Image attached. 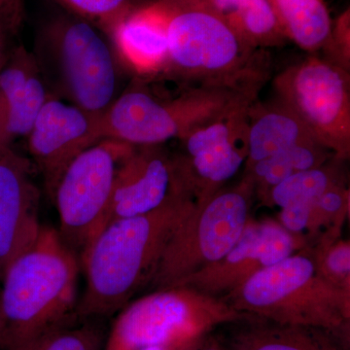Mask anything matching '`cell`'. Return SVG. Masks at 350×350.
I'll return each mask as SVG.
<instances>
[{
  "label": "cell",
  "mask_w": 350,
  "mask_h": 350,
  "mask_svg": "<svg viewBox=\"0 0 350 350\" xmlns=\"http://www.w3.org/2000/svg\"><path fill=\"white\" fill-rule=\"evenodd\" d=\"M200 350H227L225 349L224 345L221 344L219 338H214L211 337V335L209 336L206 342V344L204 345V347H202Z\"/></svg>",
  "instance_id": "obj_32"
},
{
  "label": "cell",
  "mask_w": 350,
  "mask_h": 350,
  "mask_svg": "<svg viewBox=\"0 0 350 350\" xmlns=\"http://www.w3.org/2000/svg\"><path fill=\"white\" fill-rule=\"evenodd\" d=\"M317 271L326 282L350 291V243L342 236L326 237L310 246Z\"/></svg>",
  "instance_id": "obj_26"
},
{
  "label": "cell",
  "mask_w": 350,
  "mask_h": 350,
  "mask_svg": "<svg viewBox=\"0 0 350 350\" xmlns=\"http://www.w3.org/2000/svg\"><path fill=\"white\" fill-rule=\"evenodd\" d=\"M31 159L11 145L0 149V278L14 258L38 239L41 193Z\"/></svg>",
  "instance_id": "obj_15"
},
{
  "label": "cell",
  "mask_w": 350,
  "mask_h": 350,
  "mask_svg": "<svg viewBox=\"0 0 350 350\" xmlns=\"http://www.w3.org/2000/svg\"><path fill=\"white\" fill-rule=\"evenodd\" d=\"M349 188L345 182L333 186L313 200L304 234L306 246H312L326 237L342 236L340 232L349 215Z\"/></svg>",
  "instance_id": "obj_25"
},
{
  "label": "cell",
  "mask_w": 350,
  "mask_h": 350,
  "mask_svg": "<svg viewBox=\"0 0 350 350\" xmlns=\"http://www.w3.org/2000/svg\"><path fill=\"white\" fill-rule=\"evenodd\" d=\"M32 53L50 93L88 112L101 116L123 91L109 38L81 18L66 12L44 23Z\"/></svg>",
  "instance_id": "obj_5"
},
{
  "label": "cell",
  "mask_w": 350,
  "mask_h": 350,
  "mask_svg": "<svg viewBox=\"0 0 350 350\" xmlns=\"http://www.w3.org/2000/svg\"><path fill=\"white\" fill-rule=\"evenodd\" d=\"M310 140L315 139L301 120L280 101L264 105L257 100L248 111L247 158L244 169Z\"/></svg>",
  "instance_id": "obj_19"
},
{
  "label": "cell",
  "mask_w": 350,
  "mask_h": 350,
  "mask_svg": "<svg viewBox=\"0 0 350 350\" xmlns=\"http://www.w3.org/2000/svg\"><path fill=\"white\" fill-rule=\"evenodd\" d=\"M261 89L183 87L174 96H159L142 80L120 93L100 117L103 138L131 146L163 145L234 108L258 100Z\"/></svg>",
  "instance_id": "obj_6"
},
{
  "label": "cell",
  "mask_w": 350,
  "mask_h": 350,
  "mask_svg": "<svg viewBox=\"0 0 350 350\" xmlns=\"http://www.w3.org/2000/svg\"><path fill=\"white\" fill-rule=\"evenodd\" d=\"M251 105L234 108L177 139L175 167L182 187L196 204L225 187L245 163Z\"/></svg>",
  "instance_id": "obj_11"
},
{
  "label": "cell",
  "mask_w": 350,
  "mask_h": 350,
  "mask_svg": "<svg viewBox=\"0 0 350 350\" xmlns=\"http://www.w3.org/2000/svg\"><path fill=\"white\" fill-rule=\"evenodd\" d=\"M51 94L33 53L24 46L11 49L0 68V101L9 145L27 137Z\"/></svg>",
  "instance_id": "obj_17"
},
{
  "label": "cell",
  "mask_w": 350,
  "mask_h": 350,
  "mask_svg": "<svg viewBox=\"0 0 350 350\" xmlns=\"http://www.w3.org/2000/svg\"><path fill=\"white\" fill-rule=\"evenodd\" d=\"M182 193L186 192L174 156L165 144L133 146L120 167L103 228L119 219L150 213Z\"/></svg>",
  "instance_id": "obj_14"
},
{
  "label": "cell",
  "mask_w": 350,
  "mask_h": 350,
  "mask_svg": "<svg viewBox=\"0 0 350 350\" xmlns=\"http://www.w3.org/2000/svg\"><path fill=\"white\" fill-rule=\"evenodd\" d=\"M254 196L243 176L234 187H223L196 204L170 239L147 291L176 287L224 257L245 229Z\"/></svg>",
  "instance_id": "obj_8"
},
{
  "label": "cell",
  "mask_w": 350,
  "mask_h": 350,
  "mask_svg": "<svg viewBox=\"0 0 350 350\" xmlns=\"http://www.w3.org/2000/svg\"><path fill=\"white\" fill-rule=\"evenodd\" d=\"M223 300L237 312L322 329L350 345V291L319 275L310 246L258 271Z\"/></svg>",
  "instance_id": "obj_4"
},
{
  "label": "cell",
  "mask_w": 350,
  "mask_h": 350,
  "mask_svg": "<svg viewBox=\"0 0 350 350\" xmlns=\"http://www.w3.org/2000/svg\"><path fill=\"white\" fill-rule=\"evenodd\" d=\"M12 36L3 25L0 23V68L5 62L7 56H8L10 49L8 48L9 36Z\"/></svg>",
  "instance_id": "obj_30"
},
{
  "label": "cell",
  "mask_w": 350,
  "mask_h": 350,
  "mask_svg": "<svg viewBox=\"0 0 350 350\" xmlns=\"http://www.w3.org/2000/svg\"><path fill=\"white\" fill-rule=\"evenodd\" d=\"M167 14L162 75L183 87L259 88L269 78L265 50L252 47L207 0H161Z\"/></svg>",
  "instance_id": "obj_3"
},
{
  "label": "cell",
  "mask_w": 350,
  "mask_h": 350,
  "mask_svg": "<svg viewBox=\"0 0 350 350\" xmlns=\"http://www.w3.org/2000/svg\"><path fill=\"white\" fill-rule=\"evenodd\" d=\"M100 117L53 94L43 105L25 138L49 197L71 161L103 139Z\"/></svg>",
  "instance_id": "obj_13"
},
{
  "label": "cell",
  "mask_w": 350,
  "mask_h": 350,
  "mask_svg": "<svg viewBox=\"0 0 350 350\" xmlns=\"http://www.w3.org/2000/svg\"><path fill=\"white\" fill-rule=\"evenodd\" d=\"M207 337L194 338L188 342H178V344L156 345L142 350H200L206 344Z\"/></svg>",
  "instance_id": "obj_29"
},
{
  "label": "cell",
  "mask_w": 350,
  "mask_h": 350,
  "mask_svg": "<svg viewBox=\"0 0 350 350\" xmlns=\"http://www.w3.org/2000/svg\"><path fill=\"white\" fill-rule=\"evenodd\" d=\"M80 271L79 257L57 230L43 226L0 278V347L11 349L77 317Z\"/></svg>",
  "instance_id": "obj_2"
},
{
  "label": "cell",
  "mask_w": 350,
  "mask_h": 350,
  "mask_svg": "<svg viewBox=\"0 0 350 350\" xmlns=\"http://www.w3.org/2000/svg\"><path fill=\"white\" fill-rule=\"evenodd\" d=\"M251 317L193 288L154 290L117 313L103 350H142L188 342Z\"/></svg>",
  "instance_id": "obj_7"
},
{
  "label": "cell",
  "mask_w": 350,
  "mask_h": 350,
  "mask_svg": "<svg viewBox=\"0 0 350 350\" xmlns=\"http://www.w3.org/2000/svg\"><path fill=\"white\" fill-rule=\"evenodd\" d=\"M66 13L81 18L107 34L115 23L135 7V0H55Z\"/></svg>",
  "instance_id": "obj_27"
},
{
  "label": "cell",
  "mask_w": 350,
  "mask_h": 350,
  "mask_svg": "<svg viewBox=\"0 0 350 350\" xmlns=\"http://www.w3.org/2000/svg\"><path fill=\"white\" fill-rule=\"evenodd\" d=\"M25 15V0H0V23L11 34L20 31Z\"/></svg>",
  "instance_id": "obj_28"
},
{
  "label": "cell",
  "mask_w": 350,
  "mask_h": 350,
  "mask_svg": "<svg viewBox=\"0 0 350 350\" xmlns=\"http://www.w3.org/2000/svg\"><path fill=\"white\" fill-rule=\"evenodd\" d=\"M306 246L304 239L288 232L278 221L256 222L250 218L238 243L224 257L177 286L193 288L223 299L258 271L278 264Z\"/></svg>",
  "instance_id": "obj_12"
},
{
  "label": "cell",
  "mask_w": 350,
  "mask_h": 350,
  "mask_svg": "<svg viewBox=\"0 0 350 350\" xmlns=\"http://www.w3.org/2000/svg\"><path fill=\"white\" fill-rule=\"evenodd\" d=\"M286 38L310 53L326 49L333 29L322 0H271Z\"/></svg>",
  "instance_id": "obj_22"
},
{
  "label": "cell",
  "mask_w": 350,
  "mask_h": 350,
  "mask_svg": "<svg viewBox=\"0 0 350 350\" xmlns=\"http://www.w3.org/2000/svg\"><path fill=\"white\" fill-rule=\"evenodd\" d=\"M107 336L103 320L75 317L6 350H103Z\"/></svg>",
  "instance_id": "obj_24"
},
{
  "label": "cell",
  "mask_w": 350,
  "mask_h": 350,
  "mask_svg": "<svg viewBox=\"0 0 350 350\" xmlns=\"http://www.w3.org/2000/svg\"><path fill=\"white\" fill-rule=\"evenodd\" d=\"M133 147L103 138L71 161L53 190L57 232L78 257L105 226L117 174Z\"/></svg>",
  "instance_id": "obj_10"
},
{
  "label": "cell",
  "mask_w": 350,
  "mask_h": 350,
  "mask_svg": "<svg viewBox=\"0 0 350 350\" xmlns=\"http://www.w3.org/2000/svg\"><path fill=\"white\" fill-rule=\"evenodd\" d=\"M335 157L315 140L294 145L245 167L244 177L252 184L254 194L266 202L271 189L298 172L320 167Z\"/></svg>",
  "instance_id": "obj_21"
},
{
  "label": "cell",
  "mask_w": 350,
  "mask_h": 350,
  "mask_svg": "<svg viewBox=\"0 0 350 350\" xmlns=\"http://www.w3.org/2000/svg\"><path fill=\"white\" fill-rule=\"evenodd\" d=\"M278 100L301 120L312 137L340 160L350 156L349 70L310 56L273 80Z\"/></svg>",
  "instance_id": "obj_9"
},
{
  "label": "cell",
  "mask_w": 350,
  "mask_h": 350,
  "mask_svg": "<svg viewBox=\"0 0 350 350\" xmlns=\"http://www.w3.org/2000/svg\"><path fill=\"white\" fill-rule=\"evenodd\" d=\"M0 319H1V310H0Z\"/></svg>",
  "instance_id": "obj_33"
},
{
  "label": "cell",
  "mask_w": 350,
  "mask_h": 350,
  "mask_svg": "<svg viewBox=\"0 0 350 350\" xmlns=\"http://www.w3.org/2000/svg\"><path fill=\"white\" fill-rule=\"evenodd\" d=\"M195 206L182 193L150 213L103 228L79 256L85 288L77 317L103 321L147 290L170 239Z\"/></svg>",
  "instance_id": "obj_1"
},
{
  "label": "cell",
  "mask_w": 350,
  "mask_h": 350,
  "mask_svg": "<svg viewBox=\"0 0 350 350\" xmlns=\"http://www.w3.org/2000/svg\"><path fill=\"white\" fill-rule=\"evenodd\" d=\"M227 350H349V345L322 329L278 323L251 317L230 324Z\"/></svg>",
  "instance_id": "obj_18"
},
{
  "label": "cell",
  "mask_w": 350,
  "mask_h": 350,
  "mask_svg": "<svg viewBox=\"0 0 350 350\" xmlns=\"http://www.w3.org/2000/svg\"><path fill=\"white\" fill-rule=\"evenodd\" d=\"M342 162L333 157L320 167L291 175L271 189L265 204L283 208L319 199L333 186L345 182Z\"/></svg>",
  "instance_id": "obj_23"
},
{
  "label": "cell",
  "mask_w": 350,
  "mask_h": 350,
  "mask_svg": "<svg viewBox=\"0 0 350 350\" xmlns=\"http://www.w3.org/2000/svg\"><path fill=\"white\" fill-rule=\"evenodd\" d=\"M7 145L9 144L7 142L6 137L5 114H4L3 107H2L1 101H0V149L3 148Z\"/></svg>",
  "instance_id": "obj_31"
},
{
  "label": "cell",
  "mask_w": 350,
  "mask_h": 350,
  "mask_svg": "<svg viewBox=\"0 0 350 350\" xmlns=\"http://www.w3.org/2000/svg\"><path fill=\"white\" fill-rule=\"evenodd\" d=\"M250 45L275 47L285 36L271 0H207Z\"/></svg>",
  "instance_id": "obj_20"
},
{
  "label": "cell",
  "mask_w": 350,
  "mask_h": 350,
  "mask_svg": "<svg viewBox=\"0 0 350 350\" xmlns=\"http://www.w3.org/2000/svg\"><path fill=\"white\" fill-rule=\"evenodd\" d=\"M167 14L161 0L135 8L107 32L120 63L138 77L162 75L167 59Z\"/></svg>",
  "instance_id": "obj_16"
}]
</instances>
